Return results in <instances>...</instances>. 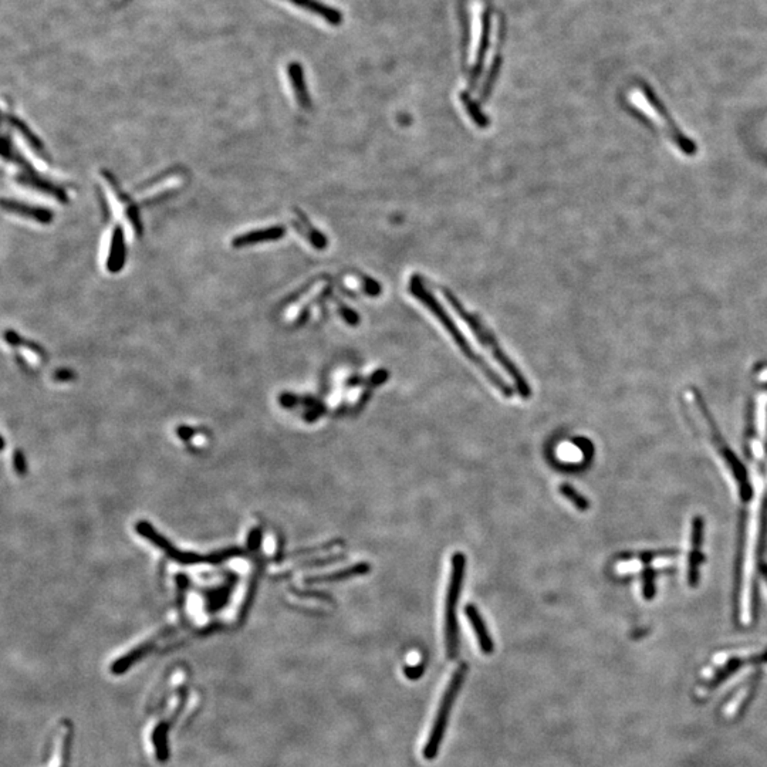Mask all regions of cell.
Here are the masks:
<instances>
[{
  "mask_svg": "<svg viewBox=\"0 0 767 767\" xmlns=\"http://www.w3.org/2000/svg\"><path fill=\"white\" fill-rule=\"evenodd\" d=\"M73 740L70 721L59 722L51 730L41 767H67Z\"/></svg>",
  "mask_w": 767,
  "mask_h": 767,
  "instance_id": "7",
  "label": "cell"
},
{
  "mask_svg": "<svg viewBox=\"0 0 767 767\" xmlns=\"http://www.w3.org/2000/svg\"><path fill=\"white\" fill-rule=\"evenodd\" d=\"M461 101H462V104H463V107H465L466 113L469 114V117L472 118V121H473L476 125L481 127V128H486V127L490 124L489 118H488V117L482 113V110L479 109V104L472 100V97L469 95V93H466V91L461 93Z\"/></svg>",
  "mask_w": 767,
  "mask_h": 767,
  "instance_id": "19",
  "label": "cell"
},
{
  "mask_svg": "<svg viewBox=\"0 0 767 767\" xmlns=\"http://www.w3.org/2000/svg\"><path fill=\"white\" fill-rule=\"evenodd\" d=\"M636 97H638V100L632 97L634 105H636V107L638 105L641 113L651 120V122L659 129L663 137L667 141H669V144H672L675 149H678L679 152H683V155H690V156L695 155L696 152L695 144H692L691 140H687L685 137L683 132L671 121L672 118L669 120V115L663 107H660V104L658 105V101L654 98V95L638 94Z\"/></svg>",
  "mask_w": 767,
  "mask_h": 767,
  "instance_id": "5",
  "label": "cell"
},
{
  "mask_svg": "<svg viewBox=\"0 0 767 767\" xmlns=\"http://www.w3.org/2000/svg\"><path fill=\"white\" fill-rule=\"evenodd\" d=\"M288 2L304 10H308L317 16H320L322 19H324L327 23L333 26H338L342 23V15L338 10L320 2V0H288Z\"/></svg>",
  "mask_w": 767,
  "mask_h": 767,
  "instance_id": "15",
  "label": "cell"
},
{
  "mask_svg": "<svg viewBox=\"0 0 767 767\" xmlns=\"http://www.w3.org/2000/svg\"><path fill=\"white\" fill-rule=\"evenodd\" d=\"M465 616L468 617V620L472 625V629L474 632L476 638H478V643H479V647H481L482 652L486 654V655H490L495 649V645H493V640H492L490 634L488 631V627L485 624V620H483L482 614L479 613L478 608H476L473 604H468L466 608H465Z\"/></svg>",
  "mask_w": 767,
  "mask_h": 767,
  "instance_id": "10",
  "label": "cell"
},
{
  "mask_svg": "<svg viewBox=\"0 0 767 767\" xmlns=\"http://www.w3.org/2000/svg\"><path fill=\"white\" fill-rule=\"evenodd\" d=\"M442 295L445 296L446 302L449 303L454 308V311L461 317V319L465 322V324L470 329V331L474 334V337L478 338L483 346L492 353L493 358L500 364V367L505 369L508 373V376L512 378V381L515 382V387L519 392V395L521 396L523 400H528L532 396V387L530 384L527 382L526 377L523 376V373L517 368V365L509 358V355L501 350L500 344L496 338V335L483 324V322L479 319L478 315L468 311L465 308V306L459 302V299L451 292V290L447 288H441Z\"/></svg>",
  "mask_w": 767,
  "mask_h": 767,
  "instance_id": "3",
  "label": "cell"
},
{
  "mask_svg": "<svg viewBox=\"0 0 767 767\" xmlns=\"http://www.w3.org/2000/svg\"><path fill=\"white\" fill-rule=\"evenodd\" d=\"M703 539V519L696 516L692 520V544L690 551V559H687V583L691 587H696L699 580V566L703 562V554L701 553Z\"/></svg>",
  "mask_w": 767,
  "mask_h": 767,
  "instance_id": "9",
  "label": "cell"
},
{
  "mask_svg": "<svg viewBox=\"0 0 767 767\" xmlns=\"http://www.w3.org/2000/svg\"><path fill=\"white\" fill-rule=\"evenodd\" d=\"M3 207L8 210V212L16 214L19 216L23 218H30L35 219L36 222L40 223H50L53 215L48 212L47 209L43 207H36V206H29V205H24L20 202H15V201H3Z\"/></svg>",
  "mask_w": 767,
  "mask_h": 767,
  "instance_id": "17",
  "label": "cell"
},
{
  "mask_svg": "<svg viewBox=\"0 0 767 767\" xmlns=\"http://www.w3.org/2000/svg\"><path fill=\"white\" fill-rule=\"evenodd\" d=\"M500 68H501V56H496L495 60H493V63H492V66H490L488 78L485 80V84H483V89H482V94H481V95H482V97H481L482 101H486L488 97L490 95L492 89H493V86H495V83H496V80H497V77H499V74H500Z\"/></svg>",
  "mask_w": 767,
  "mask_h": 767,
  "instance_id": "22",
  "label": "cell"
},
{
  "mask_svg": "<svg viewBox=\"0 0 767 767\" xmlns=\"http://www.w3.org/2000/svg\"><path fill=\"white\" fill-rule=\"evenodd\" d=\"M113 237H111V243H110V250H109V257H107V269L111 273L120 272L122 264L125 261V253H127V248H125V241H124V232L120 226H117L113 232Z\"/></svg>",
  "mask_w": 767,
  "mask_h": 767,
  "instance_id": "16",
  "label": "cell"
},
{
  "mask_svg": "<svg viewBox=\"0 0 767 767\" xmlns=\"http://www.w3.org/2000/svg\"><path fill=\"white\" fill-rule=\"evenodd\" d=\"M760 571H761V575H763V578L766 580V583H767V566L763 564V566L760 567Z\"/></svg>",
  "mask_w": 767,
  "mask_h": 767,
  "instance_id": "25",
  "label": "cell"
},
{
  "mask_svg": "<svg viewBox=\"0 0 767 767\" xmlns=\"http://www.w3.org/2000/svg\"><path fill=\"white\" fill-rule=\"evenodd\" d=\"M489 44H490V12H489V9H486L483 16H482V32H481V41H479L478 55H476V62H474V66H473V70H472L470 78H469V87L470 89H474L476 83H478L479 77L482 74V68H483V63H485V57H486Z\"/></svg>",
  "mask_w": 767,
  "mask_h": 767,
  "instance_id": "12",
  "label": "cell"
},
{
  "mask_svg": "<svg viewBox=\"0 0 767 767\" xmlns=\"http://www.w3.org/2000/svg\"><path fill=\"white\" fill-rule=\"evenodd\" d=\"M182 183H183V174L176 171V172L164 175L160 179H155L151 183H147V187L140 190V194L142 195V201L145 203L148 202L154 203L172 194L175 190H178V187H181Z\"/></svg>",
  "mask_w": 767,
  "mask_h": 767,
  "instance_id": "8",
  "label": "cell"
},
{
  "mask_svg": "<svg viewBox=\"0 0 767 767\" xmlns=\"http://www.w3.org/2000/svg\"><path fill=\"white\" fill-rule=\"evenodd\" d=\"M286 234V229L283 226H270L266 229H257L253 232H249L246 234L242 236H237L236 239H233V246L234 248H245V246H253L256 243H264V242H275L281 239V237Z\"/></svg>",
  "mask_w": 767,
  "mask_h": 767,
  "instance_id": "13",
  "label": "cell"
},
{
  "mask_svg": "<svg viewBox=\"0 0 767 767\" xmlns=\"http://www.w3.org/2000/svg\"><path fill=\"white\" fill-rule=\"evenodd\" d=\"M389 377V373L387 369H378V371L373 373L369 377L367 378H361V377H353L347 381V387H365L367 389H374L377 387H380L381 384H384Z\"/></svg>",
  "mask_w": 767,
  "mask_h": 767,
  "instance_id": "20",
  "label": "cell"
},
{
  "mask_svg": "<svg viewBox=\"0 0 767 767\" xmlns=\"http://www.w3.org/2000/svg\"><path fill=\"white\" fill-rule=\"evenodd\" d=\"M466 555L461 551L454 553L451 557V575L445 598V643L449 659H455L459 654V624H458V604L462 593L465 578Z\"/></svg>",
  "mask_w": 767,
  "mask_h": 767,
  "instance_id": "4",
  "label": "cell"
},
{
  "mask_svg": "<svg viewBox=\"0 0 767 767\" xmlns=\"http://www.w3.org/2000/svg\"><path fill=\"white\" fill-rule=\"evenodd\" d=\"M371 571V566L367 562H360L357 564L349 566L346 569H341L333 573H327V574H322V575H314V577H308L306 578V583L307 584H320V583H337V581H344V580H350V578H355V577H362L365 574H368Z\"/></svg>",
  "mask_w": 767,
  "mask_h": 767,
  "instance_id": "11",
  "label": "cell"
},
{
  "mask_svg": "<svg viewBox=\"0 0 767 767\" xmlns=\"http://www.w3.org/2000/svg\"><path fill=\"white\" fill-rule=\"evenodd\" d=\"M559 490H560L562 496H563L564 499H567V500L570 501V503H571L577 510H580V512H587V510L590 509L589 500H587L583 495H581L580 492H577L571 485H569V483H562V485L559 486Z\"/></svg>",
  "mask_w": 767,
  "mask_h": 767,
  "instance_id": "21",
  "label": "cell"
},
{
  "mask_svg": "<svg viewBox=\"0 0 767 767\" xmlns=\"http://www.w3.org/2000/svg\"><path fill=\"white\" fill-rule=\"evenodd\" d=\"M466 672H468V664H461V667L454 672L452 679H451V682H449L446 691L443 694L442 702L439 705L436 718H435V723L431 729V734L428 737L427 746L424 749V756L428 760L435 759L438 752H439L441 743H442L443 736H445V730H446V726H447V721H449V717H451L452 706H454V703L456 701V696L461 691V686L465 681Z\"/></svg>",
  "mask_w": 767,
  "mask_h": 767,
  "instance_id": "6",
  "label": "cell"
},
{
  "mask_svg": "<svg viewBox=\"0 0 767 767\" xmlns=\"http://www.w3.org/2000/svg\"><path fill=\"white\" fill-rule=\"evenodd\" d=\"M404 672L408 679H418L422 675V672H424V665L416 664L414 667H405Z\"/></svg>",
  "mask_w": 767,
  "mask_h": 767,
  "instance_id": "24",
  "label": "cell"
},
{
  "mask_svg": "<svg viewBox=\"0 0 767 767\" xmlns=\"http://www.w3.org/2000/svg\"><path fill=\"white\" fill-rule=\"evenodd\" d=\"M287 71H288V80H290V84H292V89L295 91L297 102L302 105L304 110H308L311 107V100H310V94H308V90H307V86H306V82H304L303 67L299 63L293 62V63L288 64Z\"/></svg>",
  "mask_w": 767,
  "mask_h": 767,
  "instance_id": "14",
  "label": "cell"
},
{
  "mask_svg": "<svg viewBox=\"0 0 767 767\" xmlns=\"http://www.w3.org/2000/svg\"><path fill=\"white\" fill-rule=\"evenodd\" d=\"M198 695L191 686V676L185 667H174L158 685L142 729L145 753L155 763L169 759L171 730L195 709Z\"/></svg>",
  "mask_w": 767,
  "mask_h": 767,
  "instance_id": "1",
  "label": "cell"
},
{
  "mask_svg": "<svg viewBox=\"0 0 767 767\" xmlns=\"http://www.w3.org/2000/svg\"><path fill=\"white\" fill-rule=\"evenodd\" d=\"M297 215L300 216L302 221H300V222H296V223H295V228L299 229V232L306 237V239H307L315 249H319V250L326 249V248H327V239H326V236L322 234V232H319L317 229H314V228L311 226V223L308 222V219L304 218V215L300 212V210H297Z\"/></svg>",
  "mask_w": 767,
  "mask_h": 767,
  "instance_id": "18",
  "label": "cell"
},
{
  "mask_svg": "<svg viewBox=\"0 0 767 767\" xmlns=\"http://www.w3.org/2000/svg\"><path fill=\"white\" fill-rule=\"evenodd\" d=\"M340 314L342 315V319L346 320L350 326H357L358 322H360L358 314H357L354 310H351V308H349V307H346V306H342V304H341V307H340Z\"/></svg>",
  "mask_w": 767,
  "mask_h": 767,
  "instance_id": "23",
  "label": "cell"
},
{
  "mask_svg": "<svg viewBox=\"0 0 767 767\" xmlns=\"http://www.w3.org/2000/svg\"><path fill=\"white\" fill-rule=\"evenodd\" d=\"M409 293L419 300V303L424 304L434 317H436V320L441 323V326L447 331V334L452 337V340L456 342V346L459 347V350L463 353V355L479 369V371L488 378V381L505 396V398H512L513 396V388L501 378L495 369L483 360V357L478 353H474L470 342L466 340V337L462 334V331L459 330V327L455 324V322L451 319V315H449L445 308L442 307V304L435 299L434 295H431L429 290L424 286L422 283L419 276H412L409 280Z\"/></svg>",
  "mask_w": 767,
  "mask_h": 767,
  "instance_id": "2",
  "label": "cell"
}]
</instances>
